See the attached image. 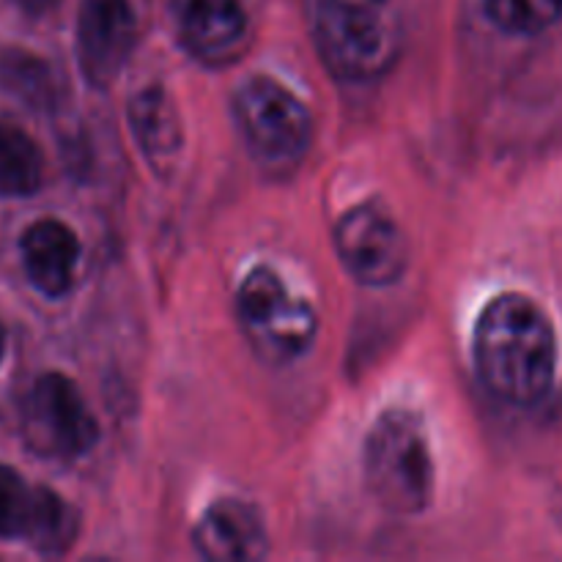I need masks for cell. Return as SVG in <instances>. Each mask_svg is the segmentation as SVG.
Returning <instances> with one entry per match:
<instances>
[{
  "label": "cell",
  "instance_id": "1",
  "mask_svg": "<svg viewBox=\"0 0 562 562\" xmlns=\"http://www.w3.org/2000/svg\"><path fill=\"white\" fill-rule=\"evenodd\" d=\"M475 366L488 393L505 404H541L558 371V340L547 313L525 294L488 302L475 327Z\"/></svg>",
  "mask_w": 562,
  "mask_h": 562
},
{
  "label": "cell",
  "instance_id": "2",
  "mask_svg": "<svg viewBox=\"0 0 562 562\" xmlns=\"http://www.w3.org/2000/svg\"><path fill=\"white\" fill-rule=\"evenodd\" d=\"M313 33L324 66L346 82L379 80L404 53V22L393 0H316Z\"/></svg>",
  "mask_w": 562,
  "mask_h": 562
},
{
  "label": "cell",
  "instance_id": "3",
  "mask_svg": "<svg viewBox=\"0 0 562 562\" xmlns=\"http://www.w3.org/2000/svg\"><path fill=\"white\" fill-rule=\"evenodd\" d=\"M368 488L384 510L417 516L434 494V464L420 417L390 409L373 423L366 442Z\"/></svg>",
  "mask_w": 562,
  "mask_h": 562
},
{
  "label": "cell",
  "instance_id": "4",
  "mask_svg": "<svg viewBox=\"0 0 562 562\" xmlns=\"http://www.w3.org/2000/svg\"><path fill=\"white\" fill-rule=\"evenodd\" d=\"M236 313L252 351L272 366H289L311 349L318 318L311 302L291 294L280 274L258 267L241 280Z\"/></svg>",
  "mask_w": 562,
  "mask_h": 562
},
{
  "label": "cell",
  "instance_id": "5",
  "mask_svg": "<svg viewBox=\"0 0 562 562\" xmlns=\"http://www.w3.org/2000/svg\"><path fill=\"white\" fill-rule=\"evenodd\" d=\"M236 121L258 165L291 170L311 146L313 124L305 104L272 77H250L236 91Z\"/></svg>",
  "mask_w": 562,
  "mask_h": 562
},
{
  "label": "cell",
  "instance_id": "6",
  "mask_svg": "<svg viewBox=\"0 0 562 562\" xmlns=\"http://www.w3.org/2000/svg\"><path fill=\"white\" fill-rule=\"evenodd\" d=\"M22 439L42 459L71 461L97 445L99 426L71 379L44 373L22 404Z\"/></svg>",
  "mask_w": 562,
  "mask_h": 562
},
{
  "label": "cell",
  "instance_id": "7",
  "mask_svg": "<svg viewBox=\"0 0 562 562\" xmlns=\"http://www.w3.org/2000/svg\"><path fill=\"white\" fill-rule=\"evenodd\" d=\"M340 263L366 285H393L409 267V245L398 223L376 206H357L335 228Z\"/></svg>",
  "mask_w": 562,
  "mask_h": 562
},
{
  "label": "cell",
  "instance_id": "8",
  "mask_svg": "<svg viewBox=\"0 0 562 562\" xmlns=\"http://www.w3.org/2000/svg\"><path fill=\"white\" fill-rule=\"evenodd\" d=\"M130 0H82L77 16V60L91 86H110L135 49Z\"/></svg>",
  "mask_w": 562,
  "mask_h": 562
},
{
  "label": "cell",
  "instance_id": "9",
  "mask_svg": "<svg viewBox=\"0 0 562 562\" xmlns=\"http://www.w3.org/2000/svg\"><path fill=\"white\" fill-rule=\"evenodd\" d=\"M170 14L179 42L203 64L225 66L245 49V0H170Z\"/></svg>",
  "mask_w": 562,
  "mask_h": 562
},
{
  "label": "cell",
  "instance_id": "10",
  "mask_svg": "<svg viewBox=\"0 0 562 562\" xmlns=\"http://www.w3.org/2000/svg\"><path fill=\"white\" fill-rule=\"evenodd\" d=\"M198 552L214 562H256L267 558V530L252 505L220 499L192 532Z\"/></svg>",
  "mask_w": 562,
  "mask_h": 562
},
{
  "label": "cell",
  "instance_id": "11",
  "mask_svg": "<svg viewBox=\"0 0 562 562\" xmlns=\"http://www.w3.org/2000/svg\"><path fill=\"white\" fill-rule=\"evenodd\" d=\"M22 267L33 289L44 296H64L75 285L80 239L60 220H38L22 234Z\"/></svg>",
  "mask_w": 562,
  "mask_h": 562
},
{
  "label": "cell",
  "instance_id": "12",
  "mask_svg": "<svg viewBox=\"0 0 562 562\" xmlns=\"http://www.w3.org/2000/svg\"><path fill=\"white\" fill-rule=\"evenodd\" d=\"M130 121L137 143L154 168L173 165L181 148V124L173 102L162 88H146L130 104Z\"/></svg>",
  "mask_w": 562,
  "mask_h": 562
},
{
  "label": "cell",
  "instance_id": "13",
  "mask_svg": "<svg viewBox=\"0 0 562 562\" xmlns=\"http://www.w3.org/2000/svg\"><path fill=\"white\" fill-rule=\"evenodd\" d=\"M44 159L25 130L0 121V198H27L42 187Z\"/></svg>",
  "mask_w": 562,
  "mask_h": 562
},
{
  "label": "cell",
  "instance_id": "14",
  "mask_svg": "<svg viewBox=\"0 0 562 562\" xmlns=\"http://www.w3.org/2000/svg\"><path fill=\"white\" fill-rule=\"evenodd\" d=\"M0 91L11 93L27 108H47L53 102L49 69L25 49H0Z\"/></svg>",
  "mask_w": 562,
  "mask_h": 562
},
{
  "label": "cell",
  "instance_id": "15",
  "mask_svg": "<svg viewBox=\"0 0 562 562\" xmlns=\"http://www.w3.org/2000/svg\"><path fill=\"white\" fill-rule=\"evenodd\" d=\"M44 488L27 486L11 467L0 464V538L27 541Z\"/></svg>",
  "mask_w": 562,
  "mask_h": 562
},
{
  "label": "cell",
  "instance_id": "16",
  "mask_svg": "<svg viewBox=\"0 0 562 562\" xmlns=\"http://www.w3.org/2000/svg\"><path fill=\"white\" fill-rule=\"evenodd\" d=\"M486 16L505 33L536 36L562 16V0H483Z\"/></svg>",
  "mask_w": 562,
  "mask_h": 562
},
{
  "label": "cell",
  "instance_id": "17",
  "mask_svg": "<svg viewBox=\"0 0 562 562\" xmlns=\"http://www.w3.org/2000/svg\"><path fill=\"white\" fill-rule=\"evenodd\" d=\"M11 3H14L20 11H25V14L42 16L47 14V11H53L60 0H11Z\"/></svg>",
  "mask_w": 562,
  "mask_h": 562
},
{
  "label": "cell",
  "instance_id": "18",
  "mask_svg": "<svg viewBox=\"0 0 562 562\" xmlns=\"http://www.w3.org/2000/svg\"><path fill=\"white\" fill-rule=\"evenodd\" d=\"M3 349H5V333L3 327H0V360H3Z\"/></svg>",
  "mask_w": 562,
  "mask_h": 562
}]
</instances>
